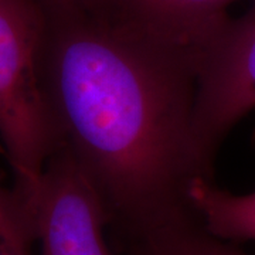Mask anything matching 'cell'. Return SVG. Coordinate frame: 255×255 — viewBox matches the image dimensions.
<instances>
[{
    "label": "cell",
    "instance_id": "8992f818",
    "mask_svg": "<svg viewBox=\"0 0 255 255\" xmlns=\"http://www.w3.org/2000/svg\"><path fill=\"white\" fill-rule=\"evenodd\" d=\"M190 204L213 236L230 243L255 241V190L234 194L213 179H199L191 187Z\"/></svg>",
    "mask_w": 255,
    "mask_h": 255
},
{
    "label": "cell",
    "instance_id": "277c9868",
    "mask_svg": "<svg viewBox=\"0 0 255 255\" xmlns=\"http://www.w3.org/2000/svg\"><path fill=\"white\" fill-rule=\"evenodd\" d=\"M17 199L40 255H117L107 240L110 219L100 194L63 146L34 190Z\"/></svg>",
    "mask_w": 255,
    "mask_h": 255
},
{
    "label": "cell",
    "instance_id": "3957f363",
    "mask_svg": "<svg viewBox=\"0 0 255 255\" xmlns=\"http://www.w3.org/2000/svg\"><path fill=\"white\" fill-rule=\"evenodd\" d=\"M255 110V0L230 18L197 61L194 135L203 163L214 157L230 130Z\"/></svg>",
    "mask_w": 255,
    "mask_h": 255
},
{
    "label": "cell",
    "instance_id": "7a4b0ae2",
    "mask_svg": "<svg viewBox=\"0 0 255 255\" xmlns=\"http://www.w3.org/2000/svg\"><path fill=\"white\" fill-rule=\"evenodd\" d=\"M46 14L36 0H0V145L13 190H34L60 137L48 107L41 58Z\"/></svg>",
    "mask_w": 255,
    "mask_h": 255
},
{
    "label": "cell",
    "instance_id": "52a82bcc",
    "mask_svg": "<svg viewBox=\"0 0 255 255\" xmlns=\"http://www.w3.org/2000/svg\"><path fill=\"white\" fill-rule=\"evenodd\" d=\"M129 255H250L213 236L197 216L162 228L129 248Z\"/></svg>",
    "mask_w": 255,
    "mask_h": 255
},
{
    "label": "cell",
    "instance_id": "9c48e42d",
    "mask_svg": "<svg viewBox=\"0 0 255 255\" xmlns=\"http://www.w3.org/2000/svg\"><path fill=\"white\" fill-rule=\"evenodd\" d=\"M44 13L54 11H87L108 13L115 0H36Z\"/></svg>",
    "mask_w": 255,
    "mask_h": 255
},
{
    "label": "cell",
    "instance_id": "6da1fadb",
    "mask_svg": "<svg viewBox=\"0 0 255 255\" xmlns=\"http://www.w3.org/2000/svg\"><path fill=\"white\" fill-rule=\"evenodd\" d=\"M46 14L41 73L60 146L129 248L196 216L213 179L194 135L197 61L112 13Z\"/></svg>",
    "mask_w": 255,
    "mask_h": 255
},
{
    "label": "cell",
    "instance_id": "ba28073f",
    "mask_svg": "<svg viewBox=\"0 0 255 255\" xmlns=\"http://www.w3.org/2000/svg\"><path fill=\"white\" fill-rule=\"evenodd\" d=\"M34 238L14 190L0 183V255H31Z\"/></svg>",
    "mask_w": 255,
    "mask_h": 255
},
{
    "label": "cell",
    "instance_id": "5b68a950",
    "mask_svg": "<svg viewBox=\"0 0 255 255\" xmlns=\"http://www.w3.org/2000/svg\"><path fill=\"white\" fill-rule=\"evenodd\" d=\"M238 0H115L111 13L149 37L200 55L230 20Z\"/></svg>",
    "mask_w": 255,
    "mask_h": 255
}]
</instances>
